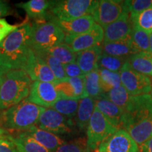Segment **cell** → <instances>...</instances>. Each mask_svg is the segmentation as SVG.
Segmentation results:
<instances>
[{
	"label": "cell",
	"instance_id": "3957f363",
	"mask_svg": "<svg viewBox=\"0 0 152 152\" xmlns=\"http://www.w3.org/2000/svg\"><path fill=\"white\" fill-rule=\"evenodd\" d=\"M32 83L23 70L11 69L7 71L0 86V110L5 111L27 98Z\"/></svg>",
	"mask_w": 152,
	"mask_h": 152
},
{
	"label": "cell",
	"instance_id": "8992f818",
	"mask_svg": "<svg viewBox=\"0 0 152 152\" xmlns=\"http://www.w3.org/2000/svg\"><path fill=\"white\" fill-rule=\"evenodd\" d=\"M99 1L94 0H60L52 1L49 13L58 20H68L92 15Z\"/></svg>",
	"mask_w": 152,
	"mask_h": 152
},
{
	"label": "cell",
	"instance_id": "d6986e66",
	"mask_svg": "<svg viewBox=\"0 0 152 152\" xmlns=\"http://www.w3.org/2000/svg\"><path fill=\"white\" fill-rule=\"evenodd\" d=\"M102 53L103 50L102 45H96L77 53L75 62L85 75L98 69L99 58Z\"/></svg>",
	"mask_w": 152,
	"mask_h": 152
},
{
	"label": "cell",
	"instance_id": "7a4b0ae2",
	"mask_svg": "<svg viewBox=\"0 0 152 152\" xmlns=\"http://www.w3.org/2000/svg\"><path fill=\"white\" fill-rule=\"evenodd\" d=\"M31 31L32 23H26L4 39L0 44V66L23 70L32 52L29 44Z\"/></svg>",
	"mask_w": 152,
	"mask_h": 152
},
{
	"label": "cell",
	"instance_id": "836d02e7",
	"mask_svg": "<svg viewBox=\"0 0 152 152\" xmlns=\"http://www.w3.org/2000/svg\"><path fill=\"white\" fill-rule=\"evenodd\" d=\"M54 152H92L87 144V138L79 137L65 142Z\"/></svg>",
	"mask_w": 152,
	"mask_h": 152
},
{
	"label": "cell",
	"instance_id": "d590c367",
	"mask_svg": "<svg viewBox=\"0 0 152 152\" xmlns=\"http://www.w3.org/2000/svg\"><path fill=\"white\" fill-rule=\"evenodd\" d=\"M125 5L130 13V18H134L140 13L152 7V0H133L125 1Z\"/></svg>",
	"mask_w": 152,
	"mask_h": 152
},
{
	"label": "cell",
	"instance_id": "60d3db41",
	"mask_svg": "<svg viewBox=\"0 0 152 152\" xmlns=\"http://www.w3.org/2000/svg\"><path fill=\"white\" fill-rule=\"evenodd\" d=\"M139 152H152V137L139 146Z\"/></svg>",
	"mask_w": 152,
	"mask_h": 152
},
{
	"label": "cell",
	"instance_id": "8fae6325",
	"mask_svg": "<svg viewBox=\"0 0 152 152\" xmlns=\"http://www.w3.org/2000/svg\"><path fill=\"white\" fill-rule=\"evenodd\" d=\"M60 96L54 83L34 81L32 83L27 99L41 107L52 108Z\"/></svg>",
	"mask_w": 152,
	"mask_h": 152
},
{
	"label": "cell",
	"instance_id": "f6af8a7d",
	"mask_svg": "<svg viewBox=\"0 0 152 152\" xmlns=\"http://www.w3.org/2000/svg\"><path fill=\"white\" fill-rule=\"evenodd\" d=\"M1 114H2V111L0 110V119H1Z\"/></svg>",
	"mask_w": 152,
	"mask_h": 152
},
{
	"label": "cell",
	"instance_id": "cb8c5ba5",
	"mask_svg": "<svg viewBox=\"0 0 152 152\" xmlns=\"http://www.w3.org/2000/svg\"><path fill=\"white\" fill-rule=\"evenodd\" d=\"M94 107V100L90 96H86L79 100L75 121L80 130H83L87 128Z\"/></svg>",
	"mask_w": 152,
	"mask_h": 152
},
{
	"label": "cell",
	"instance_id": "7402d4cb",
	"mask_svg": "<svg viewBox=\"0 0 152 152\" xmlns=\"http://www.w3.org/2000/svg\"><path fill=\"white\" fill-rule=\"evenodd\" d=\"M9 137L20 152H51L26 131H22L15 135L9 134Z\"/></svg>",
	"mask_w": 152,
	"mask_h": 152
},
{
	"label": "cell",
	"instance_id": "9a60e30c",
	"mask_svg": "<svg viewBox=\"0 0 152 152\" xmlns=\"http://www.w3.org/2000/svg\"><path fill=\"white\" fill-rule=\"evenodd\" d=\"M132 28L130 13H125L116 21L103 28L104 43L123 40L130 37Z\"/></svg>",
	"mask_w": 152,
	"mask_h": 152
},
{
	"label": "cell",
	"instance_id": "30bf717a",
	"mask_svg": "<svg viewBox=\"0 0 152 152\" xmlns=\"http://www.w3.org/2000/svg\"><path fill=\"white\" fill-rule=\"evenodd\" d=\"M73 125L71 120L52 108H45L39 115L36 126L55 134H68Z\"/></svg>",
	"mask_w": 152,
	"mask_h": 152
},
{
	"label": "cell",
	"instance_id": "d6a6232c",
	"mask_svg": "<svg viewBox=\"0 0 152 152\" xmlns=\"http://www.w3.org/2000/svg\"><path fill=\"white\" fill-rule=\"evenodd\" d=\"M104 95L114 104L121 108L123 111H124L126 108L132 96L123 85L104 93Z\"/></svg>",
	"mask_w": 152,
	"mask_h": 152
},
{
	"label": "cell",
	"instance_id": "484cf974",
	"mask_svg": "<svg viewBox=\"0 0 152 152\" xmlns=\"http://www.w3.org/2000/svg\"><path fill=\"white\" fill-rule=\"evenodd\" d=\"M84 83L87 96L95 99L104 94L100 85L98 69L84 75Z\"/></svg>",
	"mask_w": 152,
	"mask_h": 152
},
{
	"label": "cell",
	"instance_id": "5bb4252c",
	"mask_svg": "<svg viewBox=\"0 0 152 152\" xmlns=\"http://www.w3.org/2000/svg\"><path fill=\"white\" fill-rule=\"evenodd\" d=\"M23 71L27 73L33 82H48L54 84L57 82L52 70L40 57L35 54L33 49Z\"/></svg>",
	"mask_w": 152,
	"mask_h": 152
},
{
	"label": "cell",
	"instance_id": "83f0119b",
	"mask_svg": "<svg viewBox=\"0 0 152 152\" xmlns=\"http://www.w3.org/2000/svg\"><path fill=\"white\" fill-rule=\"evenodd\" d=\"M78 103L79 100L77 99L60 96L56 103L53 105L52 109L62 114L69 120L73 121V119L75 118L76 113H77Z\"/></svg>",
	"mask_w": 152,
	"mask_h": 152
},
{
	"label": "cell",
	"instance_id": "2e32d148",
	"mask_svg": "<svg viewBox=\"0 0 152 152\" xmlns=\"http://www.w3.org/2000/svg\"><path fill=\"white\" fill-rule=\"evenodd\" d=\"M47 20H52L61 28L66 35H75L86 33L89 31L95 24L94 19L92 15H87L80 18L68 20H58L53 17L50 13Z\"/></svg>",
	"mask_w": 152,
	"mask_h": 152
},
{
	"label": "cell",
	"instance_id": "52a82bcc",
	"mask_svg": "<svg viewBox=\"0 0 152 152\" xmlns=\"http://www.w3.org/2000/svg\"><path fill=\"white\" fill-rule=\"evenodd\" d=\"M118 130L113 126L103 113L94 107L92 117L87 127V140L92 151L96 150L102 142Z\"/></svg>",
	"mask_w": 152,
	"mask_h": 152
},
{
	"label": "cell",
	"instance_id": "4dcf8cb0",
	"mask_svg": "<svg viewBox=\"0 0 152 152\" xmlns=\"http://www.w3.org/2000/svg\"><path fill=\"white\" fill-rule=\"evenodd\" d=\"M34 52L46 63L47 65L52 70L57 81L61 80L66 78V77L65 71H64V65H63L61 63L58 61L56 58H55L54 56L49 54L48 52L45 50L34 51Z\"/></svg>",
	"mask_w": 152,
	"mask_h": 152
},
{
	"label": "cell",
	"instance_id": "e0dca14e",
	"mask_svg": "<svg viewBox=\"0 0 152 152\" xmlns=\"http://www.w3.org/2000/svg\"><path fill=\"white\" fill-rule=\"evenodd\" d=\"M56 90L61 96L80 100L86 97L84 75L77 77H66L55 83Z\"/></svg>",
	"mask_w": 152,
	"mask_h": 152
},
{
	"label": "cell",
	"instance_id": "4316f807",
	"mask_svg": "<svg viewBox=\"0 0 152 152\" xmlns=\"http://www.w3.org/2000/svg\"><path fill=\"white\" fill-rule=\"evenodd\" d=\"M45 51L56 58L63 65L76 61L77 54L74 52L71 47L65 43L59 44Z\"/></svg>",
	"mask_w": 152,
	"mask_h": 152
},
{
	"label": "cell",
	"instance_id": "1f68e13d",
	"mask_svg": "<svg viewBox=\"0 0 152 152\" xmlns=\"http://www.w3.org/2000/svg\"><path fill=\"white\" fill-rule=\"evenodd\" d=\"M127 61L128 59H126V58L113 56L102 53L99 58L98 68H103L115 73H120Z\"/></svg>",
	"mask_w": 152,
	"mask_h": 152
},
{
	"label": "cell",
	"instance_id": "44dd1931",
	"mask_svg": "<svg viewBox=\"0 0 152 152\" xmlns=\"http://www.w3.org/2000/svg\"><path fill=\"white\" fill-rule=\"evenodd\" d=\"M52 1L49 0H30L20 3L18 7L26 11L30 18L37 20H47L49 14Z\"/></svg>",
	"mask_w": 152,
	"mask_h": 152
},
{
	"label": "cell",
	"instance_id": "f546056e",
	"mask_svg": "<svg viewBox=\"0 0 152 152\" xmlns=\"http://www.w3.org/2000/svg\"><path fill=\"white\" fill-rule=\"evenodd\" d=\"M132 45L135 54L149 51V33L133 26L131 34Z\"/></svg>",
	"mask_w": 152,
	"mask_h": 152
},
{
	"label": "cell",
	"instance_id": "9c48e42d",
	"mask_svg": "<svg viewBox=\"0 0 152 152\" xmlns=\"http://www.w3.org/2000/svg\"><path fill=\"white\" fill-rule=\"evenodd\" d=\"M126 12L129 11L125 1L102 0L99 1L92 16L96 24L104 28L116 21Z\"/></svg>",
	"mask_w": 152,
	"mask_h": 152
},
{
	"label": "cell",
	"instance_id": "e575fe53",
	"mask_svg": "<svg viewBox=\"0 0 152 152\" xmlns=\"http://www.w3.org/2000/svg\"><path fill=\"white\" fill-rule=\"evenodd\" d=\"M132 26L150 33L152 32V7L131 18Z\"/></svg>",
	"mask_w": 152,
	"mask_h": 152
},
{
	"label": "cell",
	"instance_id": "f1b7e54d",
	"mask_svg": "<svg viewBox=\"0 0 152 152\" xmlns=\"http://www.w3.org/2000/svg\"><path fill=\"white\" fill-rule=\"evenodd\" d=\"M100 85L104 94L122 85L120 73H115L103 68H98Z\"/></svg>",
	"mask_w": 152,
	"mask_h": 152
},
{
	"label": "cell",
	"instance_id": "7bdbcfd3",
	"mask_svg": "<svg viewBox=\"0 0 152 152\" xmlns=\"http://www.w3.org/2000/svg\"><path fill=\"white\" fill-rule=\"evenodd\" d=\"M149 52L152 53V32L149 33Z\"/></svg>",
	"mask_w": 152,
	"mask_h": 152
},
{
	"label": "cell",
	"instance_id": "74e56055",
	"mask_svg": "<svg viewBox=\"0 0 152 152\" xmlns=\"http://www.w3.org/2000/svg\"><path fill=\"white\" fill-rule=\"evenodd\" d=\"M0 152H20L11 140L9 134L0 138Z\"/></svg>",
	"mask_w": 152,
	"mask_h": 152
},
{
	"label": "cell",
	"instance_id": "ee69618b",
	"mask_svg": "<svg viewBox=\"0 0 152 152\" xmlns=\"http://www.w3.org/2000/svg\"><path fill=\"white\" fill-rule=\"evenodd\" d=\"M8 134V132H7V131L4 130V129L0 128V138H1V137H3L4 135H5V134Z\"/></svg>",
	"mask_w": 152,
	"mask_h": 152
},
{
	"label": "cell",
	"instance_id": "ab89813d",
	"mask_svg": "<svg viewBox=\"0 0 152 152\" xmlns=\"http://www.w3.org/2000/svg\"><path fill=\"white\" fill-rule=\"evenodd\" d=\"M11 8L8 1L0 0V18L11 14Z\"/></svg>",
	"mask_w": 152,
	"mask_h": 152
},
{
	"label": "cell",
	"instance_id": "6da1fadb",
	"mask_svg": "<svg viewBox=\"0 0 152 152\" xmlns=\"http://www.w3.org/2000/svg\"><path fill=\"white\" fill-rule=\"evenodd\" d=\"M121 126L138 146L152 137V96H132L123 111Z\"/></svg>",
	"mask_w": 152,
	"mask_h": 152
},
{
	"label": "cell",
	"instance_id": "5b68a950",
	"mask_svg": "<svg viewBox=\"0 0 152 152\" xmlns=\"http://www.w3.org/2000/svg\"><path fill=\"white\" fill-rule=\"evenodd\" d=\"M66 34L52 20H37L32 24L30 47L33 51L46 50L63 43Z\"/></svg>",
	"mask_w": 152,
	"mask_h": 152
},
{
	"label": "cell",
	"instance_id": "4fadbf2b",
	"mask_svg": "<svg viewBox=\"0 0 152 152\" xmlns=\"http://www.w3.org/2000/svg\"><path fill=\"white\" fill-rule=\"evenodd\" d=\"M96 152H139V146L123 129H118L102 142Z\"/></svg>",
	"mask_w": 152,
	"mask_h": 152
},
{
	"label": "cell",
	"instance_id": "ac0fdd59",
	"mask_svg": "<svg viewBox=\"0 0 152 152\" xmlns=\"http://www.w3.org/2000/svg\"><path fill=\"white\" fill-rule=\"evenodd\" d=\"M94 106L101 113L107 118L108 121L115 128L121 126L123 111L113 102L108 99L103 94L100 97L95 99Z\"/></svg>",
	"mask_w": 152,
	"mask_h": 152
},
{
	"label": "cell",
	"instance_id": "8d00e7d4",
	"mask_svg": "<svg viewBox=\"0 0 152 152\" xmlns=\"http://www.w3.org/2000/svg\"><path fill=\"white\" fill-rule=\"evenodd\" d=\"M23 24V23L12 25L9 23L5 18H0V44L9 34L20 28Z\"/></svg>",
	"mask_w": 152,
	"mask_h": 152
},
{
	"label": "cell",
	"instance_id": "d4e9b609",
	"mask_svg": "<svg viewBox=\"0 0 152 152\" xmlns=\"http://www.w3.org/2000/svg\"><path fill=\"white\" fill-rule=\"evenodd\" d=\"M127 61L134 71L148 77L152 76V53H137L129 56Z\"/></svg>",
	"mask_w": 152,
	"mask_h": 152
},
{
	"label": "cell",
	"instance_id": "ba28073f",
	"mask_svg": "<svg viewBox=\"0 0 152 152\" xmlns=\"http://www.w3.org/2000/svg\"><path fill=\"white\" fill-rule=\"evenodd\" d=\"M121 84L131 96L149 94L152 83L149 77L138 73L130 67L127 61L120 71Z\"/></svg>",
	"mask_w": 152,
	"mask_h": 152
},
{
	"label": "cell",
	"instance_id": "277c9868",
	"mask_svg": "<svg viewBox=\"0 0 152 152\" xmlns=\"http://www.w3.org/2000/svg\"><path fill=\"white\" fill-rule=\"evenodd\" d=\"M45 109L31 103L26 98L2 111L0 121L4 128L7 129L26 131L36 125Z\"/></svg>",
	"mask_w": 152,
	"mask_h": 152
},
{
	"label": "cell",
	"instance_id": "603a6c76",
	"mask_svg": "<svg viewBox=\"0 0 152 152\" xmlns=\"http://www.w3.org/2000/svg\"><path fill=\"white\" fill-rule=\"evenodd\" d=\"M103 53L111 56L126 58L135 54L132 45L131 36L123 40L105 42L102 46Z\"/></svg>",
	"mask_w": 152,
	"mask_h": 152
},
{
	"label": "cell",
	"instance_id": "ffe728a7",
	"mask_svg": "<svg viewBox=\"0 0 152 152\" xmlns=\"http://www.w3.org/2000/svg\"><path fill=\"white\" fill-rule=\"evenodd\" d=\"M26 132L51 152H54L57 148L65 143V141L59 136L38 128L36 125Z\"/></svg>",
	"mask_w": 152,
	"mask_h": 152
},
{
	"label": "cell",
	"instance_id": "b9f144b4",
	"mask_svg": "<svg viewBox=\"0 0 152 152\" xmlns=\"http://www.w3.org/2000/svg\"><path fill=\"white\" fill-rule=\"evenodd\" d=\"M9 70L10 69H8V68L0 66V86H1V83H2L5 74L7 73V72L9 71Z\"/></svg>",
	"mask_w": 152,
	"mask_h": 152
},
{
	"label": "cell",
	"instance_id": "7c38bea8",
	"mask_svg": "<svg viewBox=\"0 0 152 152\" xmlns=\"http://www.w3.org/2000/svg\"><path fill=\"white\" fill-rule=\"evenodd\" d=\"M102 41H104V29L96 23L86 33L75 35H66L64 39L65 44L71 47L76 54L96 45H100Z\"/></svg>",
	"mask_w": 152,
	"mask_h": 152
},
{
	"label": "cell",
	"instance_id": "f35d334b",
	"mask_svg": "<svg viewBox=\"0 0 152 152\" xmlns=\"http://www.w3.org/2000/svg\"><path fill=\"white\" fill-rule=\"evenodd\" d=\"M64 71H65L66 77H81L85 75L76 62L64 65Z\"/></svg>",
	"mask_w": 152,
	"mask_h": 152
}]
</instances>
